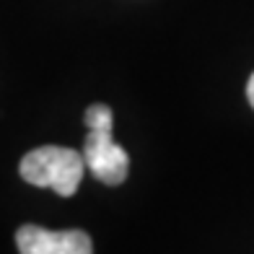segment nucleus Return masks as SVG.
Wrapping results in <instances>:
<instances>
[{
	"label": "nucleus",
	"mask_w": 254,
	"mask_h": 254,
	"mask_svg": "<svg viewBox=\"0 0 254 254\" xmlns=\"http://www.w3.org/2000/svg\"><path fill=\"white\" fill-rule=\"evenodd\" d=\"M21 177L34 187H50L63 197H73L83 179V153L63 145H42L21 158Z\"/></svg>",
	"instance_id": "f03ea898"
},
{
	"label": "nucleus",
	"mask_w": 254,
	"mask_h": 254,
	"mask_svg": "<svg viewBox=\"0 0 254 254\" xmlns=\"http://www.w3.org/2000/svg\"><path fill=\"white\" fill-rule=\"evenodd\" d=\"M16 247L18 254H94V244L86 231H50L31 223L16 231Z\"/></svg>",
	"instance_id": "7ed1b4c3"
},
{
	"label": "nucleus",
	"mask_w": 254,
	"mask_h": 254,
	"mask_svg": "<svg viewBox=\"0 0 254 254\" xmlns=\"http://www.w3.org/2000/svg\"><path fill=\"white\" fill-rule=\"evenodd\" d=\"M247 99H249V104L254 107V73H252V78H249V83H247Z\"/></svg>",
	"instance_id": "20e7f679"
},
{
	"label": "nucleus",
	"mask_w": 254,
	"mask_h": 254,
	"mask_svg": "<svg viewBox=\"0 0 254 254\" xmlns=\"http://www.w3.org/2000/svg\"><path fill=\"white\" fill-rule=\"evenodd\" d=\"M83 120L88 125V137L83 143L86 169H91V174L99 182L109 184V187H117V184H122L127 179L130 156L112 137L114 114L107 104H91L83 114Z\"/></svg>",
	"instance_id": "f257e3e1"
}]
</instances>
